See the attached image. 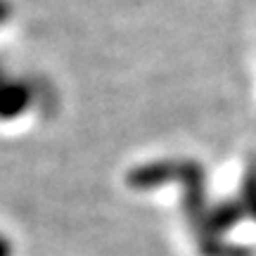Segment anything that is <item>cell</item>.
Segmentation results:
<instances>
[{
    "label": "cell",
    "instance_id": "obj_1",
    "mask_svg": "<svg viewBox=\"0 0 256 256\" xmlns=\"http://www.w3.org/2000/svg\"><path fill=\"white\" fill-rule=\"evenodd\" d=\"M0 256H14V247L5 235H0Z\"/></svg>",
    "mask_w": 256,
    "mask_h": 256
}]
</instances>
